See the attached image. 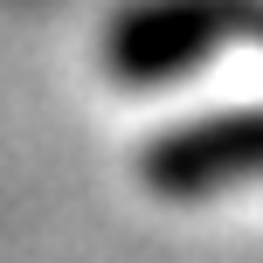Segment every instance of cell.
Instances as JSON below:
<instances>
[{"instance_id": "1", "label": "cell", "mask_w": 263, "mask_h": 263, "mask_svg": "<svg viewBox=\"0 0 263 263\" xmlns=\"http://www.w3.org/2000/svg\"><path fill=\"white\" fill-rule=\"evenodd\" d=\"M256 0H132L104 28V77L118 83H166L201 69L215 49L256 28Z\"/></svg>"}, {"instance_id": "2", "label": "cell", "mask_w": 263, "mask_h": 263, "mask_svg": "<svg viewBox=\"0 0 263 263\" xmlns=\"http://www.w3.org/2000/svg\"><path fill=\"white\" fill-rule=\"evenodd\" d=\"M139 180L159 201H208L229 187H256L263 180V104L159 132L139 153Z\"/></svg>"}, {"instance_id": "3", "label": "cell", "mask_w": 263, "mask_h": 263, "mask_svg": "<svg viewBox=\"0 0 263 263\" xmlns=\"http://www.w3.org/2000/svg\"><path fill=\"white\" fill-rule=\"evenodd\" d=\"M256 28H263V14H256Z\"/></svg>"}]
</instances>
